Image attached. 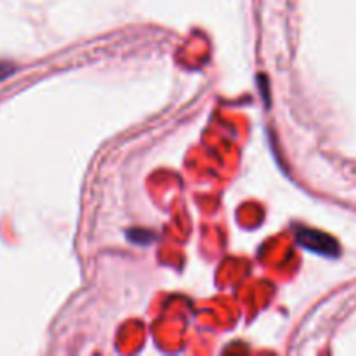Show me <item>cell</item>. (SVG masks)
I'll list each match as a JSON object with an SVG mask.
<instances>
[{
    "mask_svg": "<svg viewBox=\"0 0 356 356\" xmlns=\"http://www.w3.org/2000/svg\"><path fill=\"white\" fill-rule=\"evenodd\" d=\"M296 240L302 249L309 250L313 254H318L323 257H337L341 254V247L334 236L327 235L325 232L312 228H298L296 232Z\"/></svg>",
    "mask_w": 356,
    "mask_h": 356,
    "instance_id": "6da1fadb",
    "label": "cell"
},
{
    "mask_svg": "<svg viewBox=\"0 0 356 356\" xmlns=\"http://www.w3.org/2000/svg\"><path fill=\"white\" fill-rule=\"evenodd\" d=\"M127 236H129V240H131V242L143 243V245H146V243H149V240L153 238L152 233L145 232V229H131Z\"/></svg>",
    "mask_w": 356,
    "mask_h": 356,
    "instance_id": "7a4b0ae2",
    "label": "cell"
},
{
    "mask_svg": "<svg viewBox=\"0 0 356 356\" xmlns=\"http://www.w3.org/2000/svg\"><path fill=\"white\" fill-rule=\"evenodd\" d=\"M14 72H16V66H14L13 63L0 61V82H3L6 79H9Z\"/></svg>",
    "mask_w": 356,
    "mask_h": 356,
    "instance_id": "3957f363",
    "label": "cell"
}]
</instances>
